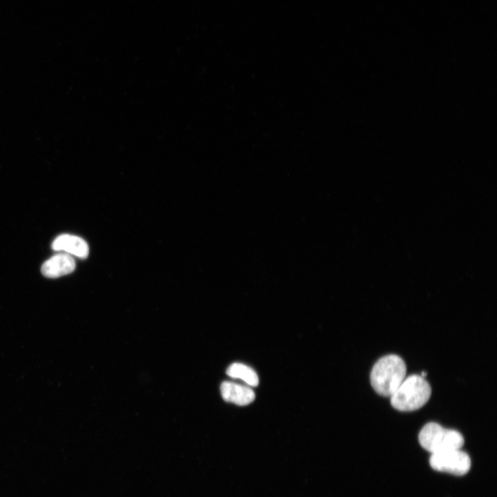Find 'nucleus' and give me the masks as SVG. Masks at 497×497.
<instances>
[{"label": "nucleus", "instance_id": "nucleus-1", "mask_svg": "<svg viewBox=\"0 0 497 497\" xmlns=\"http://www.w3.org/2000/svg\"><path fill=\"white\" fill-rule=\"evenodd\" d=\"M407 367L397 355H387L373 365L370 380L373 389L379 395L391 397L405 378Z\"/></svg>", "mask_w": 497, "mask_h": 497}, {"label": "nucleus", "instance_id": "nucleus-2", "mask_svg": "<svg viewBox=\"0 0 497 497\" xmlns=\"http://www.w3.org/2000/svg\"><path fill=\"white\" fill-rule=\"evenodd\" d=\"M431 394V387L425 378L411 375L405 378L391 395V404L400 411H412L424 406Z\"/></svg>", "mask_w": 497, "mask_h": 497}, {"label": "nucleus", "instance_id": "nucleus-3", "mask_svg": "<svg viewBox=\"0 0 497 497\" xmlns=\"http://www.w3.org/2000/svg\"><path fill=\"white\" fill-rule=\"evenodd\" d=\"M418 440L422 448L431 454L460 449L464 444L460 432L444 428L436 422L425 425L420 431Z\"/></svg>", "mask_w": 497, "mask_h": 497}, {"label": "nucleus", "instance_id": "nucleus-4", "mask_svg": "<svg viewBox=\"0 0 497 497\" xmlns=\"http://www.w3.org/2000/svg\"><path fill=\"white\" fill-rule=\"evenodd\" d=\"M429 464L436 471L462 476L469 471L471 459L460 449H449L431 454Z\"/></svg>", "mask_w": 497, "mask_h": 497}, {"label": "nucleus", "instance_id": "nucleus-5", "mask_svg": "<svg viewBox=\"0 0 497 497\" xmlns=\"http://www.w3.org/2000/svg\"><path fill=\"white\" fill-rule=\"evenodd\" d=\"M75 269V261L66 253H57L47 260L41 266L42 274L55 278L72 273Z\"/></svg>", "mask_w": 497, "mask_h": 497}, {"label": "nucleus", "instance_id": "nucleus-6", "mask_svg": "<svg viewBox=\"0 0 497 497\" xmlns=\"http://www.w3.org/2000/svg\"><path fill=\"white\" fill-rule=\"evenodd\" d=\"M52 248L55 251H62L80 258L87 257L89 253L88 245L84 239L69 234L57 237L52 243Z\"/></svg>", "mask_w": 497, "mask_h": 497}, {"label": "nucleus", "instance_id": "nucleus-7", "mask_svg": "<svg viewBox=\"0 0 497 497\" xmlns=\"http://www.w3.org/2000/svg\"><path fill=\"white\" fill-rule=\"evenodd\" d=\"M223 399L240 406L251 403L255 400V393L248 387L237 383L225 381L220 387Z\"/></svg>", "mask_w": 497, "mask_h": 497}, {"label": "nucleus", "instance_id": "nucleus-8", "mask_svg": "<svg viewBox=\"0 0 497 497\" xmlns=\"http://www.w3.org/2000/svg\"><path fill=\"white\" fill-rule=\"evenodd\" d=\"M226 373L231 378L241 379L247 384L255 387L258 384L259 379L256 372L250 367L242 363H233L231 364Z\"/></svg>", "mask_w": 497, "mask_h": 497}]
</instances>
